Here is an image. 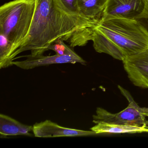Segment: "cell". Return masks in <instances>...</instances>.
<instances>
[{
    "label": "cell",
    "instance_id": "6da1fadb",
    "mask_svg": "<svg viewBox=\"0 0 148 148\" xmlns=\"http://www.w3.org/2000/svg\"><path fill=\"white\" fill-rule=\"evenodd\" d=\"M99 21L69 10L61 0H36V8L29 34L13 56L31 51V56L43 55L48 46L59 40L72 48L85 46L93 38Z\"/></svg>",
    "mask_w": 148,
    "mask_h": 148
},
{
    "label": "cell",
    "instance_id": "7a4b0ae2",
    "mask_svg": "<svg viewBox=\"0 0 148 148\" xmlns=\"http://www.w3.org/2000/svg\"><path fill=\"white\" fill-rule=\"evenodd\" d=\"M92 41L96 51L123 61L148 49V29L136 20L99 21Z\"/></svg>",
    "mask_w": 148,
    "mask_h": 148
},
{
    "label": "cell",
    "instance_id": "3957f363",
    "mask_svg": "<svg viewBox=\"0 0 148 148\" xmlns=\"http://www.w3.org/2000/svg\"><path fill=\"white\" fill-rule=\"evenodd\" d=\"M36 8V0H13L0 7V34L12 47L11 59L29 34Z\"/></svg>",
    "mask_w": 148,
    "mask_h": 148
},
{
    "label": "cell",
    "instance_id": "277c9868",
    "mask_svg": "<svg viewBox=\"0 0 148 148\" xmlns=\"http://www.w3.org/2000/svg\"><path fill=\"white\" fill-rule=\"evenodd\" d=\"M118 88L121 93L128 100V106L116 113H111L103 108L98 107L96 115L93 116L92 122L96 124L103 122L114 124L148 125L147 116L143 112V108L135 102L128 91L120 86H118Z\"/></svg>",
    "mask_w": 148,
    "mask_h": 148
},
{
    "label": "cell",
    "instance_id": "5b68a950",
    "mask_svg": "<svg viewBox=\"0 0 148 148\" xmlns=\"http://www.w3.org/2000/svg\"><path fill=\"white\" fill-rule=\"evenodd\" d=\"M116 18L148 19V0H107L99 21Z\"/></svg>",
    "mask_w": 148,
    "mask_h": 148
},
{
    "label": "cell",
    "instance_id": "8992f818",
    "mask_svg": "<svg viewBox=\"0 0 148 148\" xmlns=\"http://www.w3.org/2000/svg\"><path fill=\"white\" fill-rule=\"evenodd\" d=\"M122 61L132 83L138 87L148 89V49Z\"/></svg>",
    "mask_w": 148,
    "mask_h": 148
},
{
    "label": "cell",
    "instance_id": "52a82bcc",
    "mask_svg": "<svg viewBox=\"0 0 148 148\" xmlns=\"http://www.w3.org/2000/svg\"><path fill=\"white\" fill-rule=\"evenodd\" d=\"M33 132L34 136L39 138L86 136L97 135L92 130H83L63 127L49 120L34 124L33 126Z\"/></svg>",
    "mask_w": 148,
    "mask_h": 148
},
{
    "label": "cell",
    "instance_id": "ba28073f",
    "mask_svg": "<svg viewBox=\"0 0 148 148\" xmlns=\"http://www.w3.org/2000/svg\"><path fill=\"white\" fill-rule=\"evenodd\" d=\"M24 57L26 58V59L22 61H13V64L24 70H30L39 66L54 64L79 63L86 65V61L80 56L77 57L56 54L53 56H45L41 55L33 57L29 55Z\"/></svg>",
    "mask_w": 148,
    "mask_h": 148
},
{
    "label": "cell",
    "instance_id": "9c48e42d",
    "mask_svg": "<svg viewBox=\"0 0 148 148\" xmlns=\"http://www.w3.org/2000/svg\"><path fill=\"white\" fill-rule=\"evenodd\" d=\"M33 126L23 124L16 119L5 114H0V135L1 137L8 136H32Z\"/></svg>",
    "mask_w": 148,
    "mask_h": 148
},
{
    "label": "cell",
    "instance_id": "30bf717a",
    "mask_svg": "<svg viewBox=\"0 0 148 148\" xmlns=\"http://www.w3.org/2000/svg\"><path fill=\"white\" fill-rule=\"evenodd\" d=\"M91 130L97 134L101 133H136L148 132V125H130L114 124L101 123L96 124L90 128Z\"/></svg>",
    "mask_w": 148,
    "mask_h": 148
},
{
    "label": "cell",
    "instance_id": "8fae6325",
    "mask_svg": "<svg viewBox=\"0 0 148 148\" xmlns=\"http://www.w3.org/2000/svg\"><path fill=\"white\" fill-rule=\"evenodd\" d=\"M107 0H78L79 13L90 19L99 21Z\"/></svg>",
    "mask_w": 148,
    "mask_h": 148
},
{
    "label": "cell",
    "instance_id": "7c38bea8",
    "mask_svg": "<svg viewBox=\"0 0 148 148\" xmlns=\"http://www.w3.org/2000/svg\"><path fill=\"white\" fill-rule=\"evenodd\" d=\"M47 50L54 51L56 54L60 55H69L77 57L79 56L73 50L66 45L64 41L61 40L50 45Z\"/></svg>",
    "mask_w": 148,
    "mask_h": 148
},
{
    "label": "cell",
    "instance_id": "4fadbf2b",
    "mask_svg": "<svg viewBox=\"0 0 148 148\" xmlns=\"http://www.w3.org/2000/svg\"><path fill=\"white\" fill-rule=\"evenodd\" d=\"M61 2L68 9L75 12L79 13L78 0H61Z\"/></svg>",
    "mask_w": 148,
    "mask_h": 148
},
{
    "label": "cell",
    "instance_id": "5bb4252c",
    "mask_svg": "<svg viewBox=\"0 0 148 148\" xmlns=\"http://www.w3.org/2000/svg\"><path fill=\"white\" fill-rule=\"evenodd\" d=\"M139 21L148 29V19H142Z\"/></svg>",
    "mask_w": 148,
    "mask_h": 148
},
{
    "label": "cell",
    "instance_id": "9a60e30c",
    "mask_svg": "<svg viewBox=\"0 0 148 148\" xmlns=\"http://www.w3.org/2000/svg\"><path fill=\"white\" fill-rule=\"evenodd\" d=\"M143 108V111L144 114L146 116L148 117V108Z\"/></svg>",
    "mask_w": 148,
    "mask_h": 148
}]
</instances>
